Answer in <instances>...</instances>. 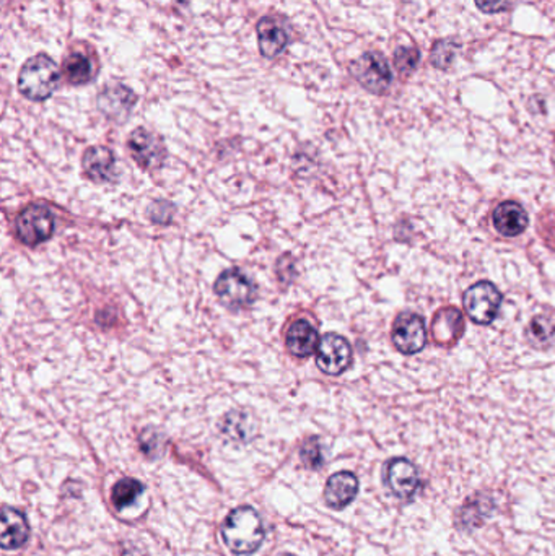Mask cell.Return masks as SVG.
<instances>
[{
	"label": "cell",
	"instance_id": "obj_28",
	"mask_svg": "<svg viewBox=\"0 0 555 556\" xmlns=\"http://www.w3.org/2000/svg\"><path fill=\"white\" fill-rule=\"evenodd\" d=\"M474 2L484 14H500L513 5V0H474Z\"/></svg>",
	"mask_w": 555,
	"mask_h": 556
},
{
	"label": "cell",
	"instance_id": "obj_13",
	"mask_svg": "<svg viewBox=\"0 0 555 556\" xmlns=\"http://www.w3.org/2000/svg\"><path fill=\"white\" fill-rule=\"evenodd\" d=\"M30 537V525L25 514L18 509L4 506L0 514V545L4 550L24 547Z\"/></svg>",
	"mask_w": 555,
	"mask_h": 556
},
{
	"label": "cell",
	"instance_id": "obj_18",
	"mask_svg": "<svg viewBox=\"0 0 555 556\" xmlns=\"http://www.w3.org/2000/svg\"><path fill=\"white\" fill-rule=\"evenodd\" d=\"M319 342L318 332L305 319L295 321L287 332V350L298 358L313 355L318 350Z\"/></svg>",
	"mask_w": 555,
	"mask_h": 556
},
{
	"label": "cell",
	"instance_id": "obj_30",
	"mask_svg": "<svg viewBox=\"0 0 555 556\" xmlns=\"http://www.w3.org/2000/svg\"><path fill=\"white\" fill-rule=\"evenodd\" d=\"M278 556H294V555H278Z\"/></svg>",
	"mask_w": 555,
	"mask_h": 556
},
{
	"label": "cell",
	"instance_id": "obj_19",
	"mask_svg": "<svg viewBox=\"0 0 555 556\" xmlns=\"http://www.w3.org/2000/svg\"><path fill=\"white\" fill-rule=\"evenodd\" d=\"M258 40L262 56L274 59L287 48L288 33L274 16H266L258 24Z\"/></svg>",
	"mask_w": 555,
	"mask_h": 556
},
{
	"label": "cell",
	"instance_id": "obj_27",
	"mask_svg": "<svg viewBox=\"0 0 555 556\" xmlns=\"http://www.w3.org/2000/svg\"><path fill=\"white\" fill-rule=\"evenodd\" d=\"M539 233L550 250H555V212H547L539 217Z\"/></svg>",
	"mask_w": 555,
	"mask_h": 556
},
{
	"label": "cell",
	"instance_id": "obj_2",
	"mask_svg": "<svg viewBox=\"0 0 555 556\" xmlns=\"http://www.w3.org/2000/svg\"><path fill=\"white\" fill-rule=\"evenodd\" d=\"M61 73L58 65L46 54L26 61L18 75V90L32 101H44L58 90Z\"/></svg>",
	"mask_w": 555,
	"mask_h": 556
},
{
	"label": "cell",
	"instance_id": "obj_1",
	"mask_svg": "<svg viewBox=\"0 0 555 556\" xmlns=\"http://www.w3.org/2000/svg\"><path fill=\"white\" fill-rule=\"evenodd\" d=\"M221 537L235 555H251L266 537L261 516L251 506L233 509L221 525Z\"/></svg>",
	"mask_w": 555,
	"mask_h": 556
},
{
	"label": "cell",
	"instance_id": "obj_9",
	"mask_svg": "<svg viewBox=\"0 0 555 556\" xmlns=\"http://www.w3.org/2000/svg\"><path fill=\"white\" fill-rule=\"evenodd\" d=\"M316 355L319 370L329 376H339L351 366V344L339 334H326L319 342Z\"/></svg>",
	"mask_w": 555,
	"mask_h": 556
},
{
	"label": "cell",
	"instance_id": "obj_25",
	"mask_svg": "<svg viewBox=\"0 0 555 556\" xmlns=\"http://www.w3.org/2000/svg\"><path fill=\"white\" fill-rule=\"evenodd\" d=\"M530 334L541 344L549 342L555 335V316H536L531 321Z\"/></svg>",
	"mask_w": 555,
	"mask_h": 556
},
{
	"label": "cell",
	"instance_id": "obj_6",
	"mask_svg": "<svg viewBox=\"0 0 555 556\" xmlns=\"http://www.w3.org/2000/svg\"><path fill=\"white\" fill-rule=\"evenodd\" d=\"M54 215L44 205H30L18 215L15 230L20 241L26 246H36L40 242L48 241L54 233Z\"/></svg>",
	"mask_w": 555,
	"mask_h": 556
},
{
	"label": "cell",
	"instance_id": "obj_8",
	"mask_svg": "<svg viewBox=\"0 0 555 556\" xmlns=\"http://www.w3.org/2000/svg\"><path fill=\"white\" fill-rule=\"evenodd\" d=\"M384 485L388 490L402 501H410L422 486L420 474L414 462L406 457L388 460L384 467Z\"/></svg>",
	"mask_w": 555,
	"mask_h": 556
},
{
	"label": "cell",
	"instance_id": "obj_12",
	"mask_svg": "<svg viewBox=\"0 0 555 556\" xmlns=\"http://www.w3.org/2000/svg\"><path fill=\"white\" fill-rule=\"evenodd\" d=\"M495 501L485 493H477L457 508L455 514V525L459 531H474L481 527L494 513H495Z\"/></svg>",
	"mask_w": 555,
	"mask_h": 556
},
{
	"label": "cell",
	"instance_id": "obj_21",
	"mask_svg": "<svg viewBox=\"0 0 555 556\" xmlns=\"http://www.w3.org/2000/svg\"><path fill=\"white\" fill-rule=\"evenodd\" d=\"M64 73L72 85H85L93 79V65L82 52H74L64 61Z\"/></svg>",
	"mask_w": 555,
	"mask_h": 556
},
{
	"label": "cell",
	"instance_id": "obj_7",
	"mask_svg": "<svg viewBox=\"0 0 555 556\" xmlns=\"http://www.w3.org/2000/svg\"><path fill=\"white\" fill-rule=\"evenodd\" d=\"M392 344L402 355H416L427 345L424 317L417 313H400L391 332Z\"/></svg>",
	"mask_w": 555,
	"mask_h": 556
},
{
	"label": "cell",
	"instance_id": "obj_22",
	"mask_svg": "<svg viewBox=\"0 0 555 556\" xmlns=\"http://www.w3.org/2000/svg\"><path fill=\"white\" fill-rule=\"evenodd\" d=\"M461 44L455 40L437 41L430 51V62L435 69L447 71L453 64Z\"/></svg>",
	"mask_w": 555,
	"mask_h": 556
},
{
	"label": "cell",
	"instance_id": "obj_11",
	"mask_svg": "<svg viewBox=\"0 0 555 556\" xmlns=\"http://www.w3.org/2000/svg\"><path fill=\"white\" fill-rule=\"evenodd\" d=\"M465 317L455 306L441 307L433 316L432 337L438 347H455L465 334Z\"/></svg>",
	"mask_w": 555,
	"mask_h": 556
},
{
	"label": "cell",
	"instance_id": "obj_20",
	"mask_svg": "<svg viewBox=\"0 0 555 556\" xmlns=\"http://www.w3.org/2000/svg\"><path fill=\"white\" fill-rule=\"evenodd\" d=\"M144 493V485L136 478H123L113 486L111 501L118 511L131 508L136 501L139 500Z\"/></svg>",
	"mask_w": 555,
	"mask_h": 556
},
{
	"label": "cell",
	"instance_id": "obj_16",
	"mask_svg": "<svg viewBox=\"0 0 555 556\" xmlns=\"http://www.w3.org/2000/svg\"><path fill=\"white\" fill-rule=\"evenodd\" d=\"M359 478L352 472H337L334 476H329L326 486H325V501L327 506L333 509L347 508L352 501L359 495Z\"/></svg>",
	"mask_w": 555,
	"mask_h": 556
},
{
	"label": "cell",
	"instance_id": "obj_4",
	"mask_svg": "<svg viewBox=\"0 0 555 556\" xmlns=\"http://www.w3.org/2000/svg\"><path fill=\"white\" fill-rule=\"evenodd\" d=\"M215 295L229 309H245L256 301L258 290L248 275L238 269H230L217 278Z\"/></svg>",
	"mask_w": 555,
	"mask_h": 556
},
{
	"label": "cell",
	"instance_id": "obj_26",
	"mask_svg": "<svg viewBox=\"0 0 555 556\" xmlns=\"http://www.w3.org/2000/svg\"><path fill=\"white\" fill-rule=\"evenodd\" d=\"M302 460L310 468H319L325 462L323 452H321V444L318 438H310L306 443L303 444L302 451H300Z\"/></svg>",
	"mask_w": 555,
	"mask_h": 556
},
{
	"label": "cell",
	"instance_id": "obj_14",
	"mask_svg": "<svg viewBox=\"0 0 555 556\" xmlns=\"http://www.w3.org/2000/svg\"><path fill=\"white\" fill-rule=\"evenodd\" d=\"M136 105V95L132 90L124 85H109L101 90L99 97V108L108 119L123 122L131 114Z\"/></svg>",
	"mask_w": 555,
	"mask_h": 556
},
{
	"label": "cell",
	"instance_id": "obj_24",
	"mask_svg": "<svg viewBox=\"0 0 555 556\" xmlns=\"http://www.w3.org/2000/svg\"><path fill=\"white\" fill-rule=\"evenodd\" d=\"M420 61L419 49L410 46H400L394 51V65L400 75H409L416 71L417 64Z\"/></svg>",
	"mask_w": 555,
	"mask_h": 556
},
{
	"label": "cell",
	"instance_id": "obj_5",
	"mask_svg": "<svg viewBox=\"0 0 555 556\" xmlns=\"http://www.w3.org/2000/svg\"><path fill=\"white\" fill-rule=\"evenodd\" d=\"M351 73L363 89L375 95H383L392 81L390 64L376 51H370L359 59H355L351 64Z\"/></svg>",
	"mask_w": 555,
	"mask_h": 556
},
{
	"label": "cell",
	"instance_id": "obj_10",
	"mask_svg": "<svg viewBox=\"0 0 555 556\" xmlns=\"http://www.w3.org/2000/svg\"><path fill=\"white\" fill-rule=\"evenodd\" d=\"M127 146H129L132 158L144 170L160 168L166 158V148H165L162 138L144 127L132 132Z\"/></svg>",
	"mask_w": 555,
	"mask_h": 556
},
{
	"label": "cell",
	"instance_id": "obj_23",
	"mask_svg": "<svg viewBox=\"0 0 555 556\" xmlns=\"http://www.w3.org/2000/svg\"><path fill=\"white\" fill-rule=\"evenodd\" d=\"M241 427H249V419H248V415H246V413H240V411H231V413L227 415V419H223L221 429H223V433L229 436V438H231V439L248 441L249 436H251V431Z\"/></svg>",
	"mask_w": 555,
	"mask_h": 556
},
{
	"label": "cell",
	"instance_id": "obj_15",
	"mask_svg": "<svg viewBox=\"0 0 555 556\" xmlns=\"http://www.w3.org/2000/svg\"><path fill=\"white\" fill-rule=\"evenodd\" d=\"M492 223L502 236L516 238L526 231L530 218L518 202L505 201L498 203L497 209L494 210Z\"/></svg>",
	"mask_w": 555,
	"mask_h": 556
},
{
	"label": "cell",
	"instance_id": "obj_29",
	"mask_svg": "<svg viewBox=\"0 0 555 556\" xmlns=\"http://www.w3.org/2000/svg\"><path fill=\"white\" fill-rule=\"evenodd\" d=\"M156 212H158V215L152 217V221H155V223H168V221H172L173 207L168 202H155V203H152V207L148 209V213H156Z\"/></svg>",
	"mask_w": 555,
	"mask_h": 556
},
{
	"label": "cell",
	"instance_id": "obj_3",
	"mask_svg": "<svg viewBox=\"0 0 555 556\" xmlns=\"http://www.w3.org/2000/svg\"><path fill=\"white\" fill-rule=\"evenodd\" d=\"M503 297L492 282L474 283L463 295V306L471 321L479 325H489L497 319Z\"/></svg>",
	"mask_w": 555,
	"mask_h": 556
},
{
	"label": "cell",
	"instance_id": "obj_17",
	"mask_svg": "<svg viewBox=\"0 0 555 556\" xmlns=\"http://www.w3.org/2000/svg\"><path fill=\"white\" fill-rule=\"evenodd\" d=\"M83 171L87 178L93 183H111L116 179L115 154L107 146H91L85 155L82 162Z\"/></svg>",
	"mask_w": 555,
	"mask_h": 556
}]
</instances>
